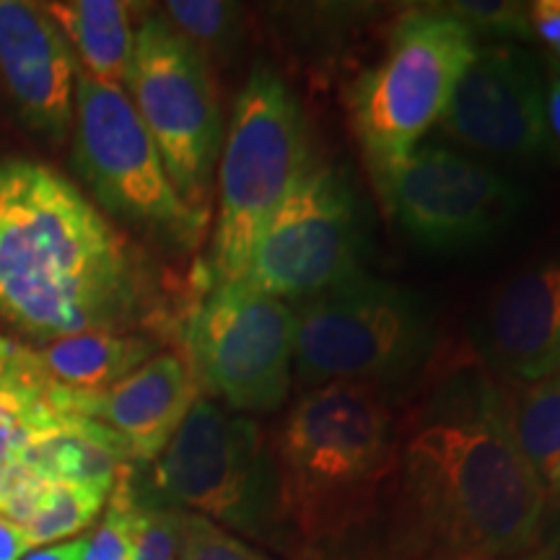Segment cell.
<instances>
[{"label":"cell","instance_id":"cell-1","mask_svg":"<svg viewBox=\"0 0 560 560\" xmlns=\"http://www.w3.org/2000/svg\"><path fill=\"white\" fill-rule=\"evenodd\" d=\"M402 522L412 560H522L548 495L511 431L506 389L486 363L446 374L405 436Z\"/></svg>","mask_w":560,"mask_h":560},{"label":"cell","instance_id":"cell-2","mask_svg":"<svg viewBox=\"0 0 560 560\" xmlns=\"http://www.w3.org/2000/svg\"><path fill=\"white\" fill-rule=\"evenodd\" d=\"M143 306L130 244L52 166L0 161V319L50 342L125 332Z\"/></svg>","mask_w":560,"mask_h":560},{"label":"cell","instance_id":"cell-3","mask_svg":"<svg viewBox=\"0 0 560 560\" xmlns=\"http://www.w3.org/2000/svg\"><path fill=\"white\" fill-rule=\"evenodd\" d=\"M289 535L310 548L361 529L397 459L387 389L325 384L306 389L272 441Z\"/></svg>","mask_w":560,"mask_h":560},{"label":"cell","instance_id":"cell-4","mask_svg":"<svg viewBox=\"0 0 560 560\" xmlns=\"http://www.w3.org/2000/svg\"><path fill=\"white\" fill-rule=\"evenodd\" d=\"M136 490L270 548L289 540L276 450L255 420L234 416L208 397L192 402L166 450L153 459L149 490Z\"/></svg>","mask_w":560,"mask_h":560},{"label":"cell","instance_id":"cell-5","mask_svg":"<svg viewBox=\"0 0 560 560\" xmlns=\"http://www.w3.org/2000/svg\"><path fill=\"white\" fill-rule=\"evenodd\" d=\"M293 319V380L304 392L402 382L429 361L436 340L431 310L418 293L363 270L296 301Z\"/></svg>","mask_w":560,"mask_h":560},{"label":"cell","instance_id":"cell-6","mask_svg":"<svg viewBox=\"0 0 560 560\" xmlns=\"http://www.w3.org/2000/svg\"><path fill=\"white\" fill-rule=\"evenodd\" d=\"M478 47L475 34L459 19L439 3L423 5L400 16L382 58L355 75L346 102L376 187L441 120Z\"/></svg>","mask_w":560,"mask_h":560},{"label":"cell","instance_id":"cell-7","mask_svg":"<svg viewBox=\"0 0 560 560\" xmlns=\"http://www.w3.org/2000/svg\"><path fill=\"white\" fill-rule=\"evenodd\" d=\"M312 156L296 94L276 68L257 62L236 96L219 159L215 283L244 278L260 234Z\"/></svg>","mask_w":560,"mask_h":560},{"label":"cell","instance_id":"cell-8","mask_svg":"<svg viewBox=\"0 0 560 560\" xmlns=\"http://www.w3.org/2000/svg\"><path fill=\"white\" fill-rule=\"evenodd\" d=\"M125 83L174 190L187 206L208 213L210 182L226 138L208 60L161 13H151L136 30V50Z\"/></svg>","mask_w":560,"mask_h":560},{"label":"cell","instance_id":"cell-9","mask_svg":"<svg viewBox=\"0 0 560 560\" xmlns=\"http://www.w3.org/2000/svg\"><path fill=\"white\" fill-rule=\"evenodd\" d=\"M73 120V166L109 213L177 244L198 240L208 213L187 206L174 190L125 86L79 70Z\"/></svg>","mask_w":560,"mask_h":560},{"label":"cell","instance_id":"cell-10","mask_svg":"<svg viewBox=\"0 0 560 560\" xmlns=\"http://www.w3.org/2000/svg\"><path fill=\"white\" fill-rule=\"evenodd\" d=\"M293 306L247 278L213 283L187 322V353L198 387L231 412H276L293 384Z\"/></svg>","mask_w":560,"mask_h":560},{"label":"cell","instance_id":"cell-11","mask_svg":"<svg viewBox=\"0 0 560 560\" xmlns=\"http://www.w3.org/2000/svg\"><path fill=\"white\" fill-rule=\"evenodd\" d=\"M363 221L346 172L312 156L260 234L244 278L301 301L361 272Z\"/></svg>","mask_w":560,"mask_h":560},{"label":"cell","instance_id":"cell-12","mask_svg":"<svg viewBox=\"0 0 560 560\" xmlns=\"http://www.w3.org/2000/svg\"><path fill=\"white\" fill-rule=\"evenodd\" d=\"M376 190L405 234L433 252L499 240L527 206L520 182L441 143L418 145Z\"/></svg>","mask_w":560,"mask_h":560},{"label":"cell","instance_id":"cell-13","mask_svg":"<svg viewBox=\"0 0 560 560\" xmlns=\"http://www.w3.org/2000/svg\"><path fill=\"white\" fill-rule=\"evenodd\" d=\"M439 128L454 143L509 164L556 156L545 73L524 45L478 47L459 75Z\"/></svg>","mask_w":560,"mask_h":560},{"label":"cell","instance_id":"cell-14","mask_svg":"<svg viewBox=\"0 0 560 560\" xmlns=\"http://www.w3.org/2000/svg\"><path fill=\"white\" fill-rule=\"evenodd\" d=\"M75 55L45 5L0 0V81L19 120L62 140L73 122Z\"/></svg>","mask_w":560,"mask_h":560},{"label":"cell","instance_id":"cell-15","mask_svg":"<svg viewBox=\"0 0 560 560\" xmlns=\"http://www.w3.org/2000/svg\"><path fill=\"white\" fill-rule=\"evenodd\" d=\"M198 382L177 353H156L151 361L102 392L52 389L60 416H81L107 425L128 441L136 462H153L198 400Z\"/></svg>","mask_w":560,"mask_h":560},{"label":"cell","instance_id":"cell-16","mask_svg":"<svg viewBox=\"0 0 560 560\" xmlns=\"http://www.w3.org/2000/svg\"><path fill=\"white\" fill-rule=\"evenodd\" d=\"M482 353L499 382L560 374V255L532 262L495 289L482 322Z\"/></svg>","mask_w":560,"mask_h":560},{"label":"cell","instance_id":"cell-17","mask_svg":"<svg viewBox=\"0 0 560 560\" xmlns=\"http://www.w3.org/2000/svg\"><path fill=\"white\" fill-rule=\"evenodd\" d=\"M16 462L47 482H70L109 495L136 457L128 441L107 425L81 416H58L34 433Z\"/></svg>","mask_w":560,"mask_h":560},{"label":"cell","instance_id":"cell-18","mask_svg":"<svg viewBox=\"0 0 560 560\" xmlns=\"http://www.w3.org/2000/svg\"><path fill=\"white\" fill-rule=\"evenodd\" d=\"M55 387L102 392L159 353V342L136 332H83L34 348Z\"/></svg>","mask_w":560,"mask_h":560},{"label":"cell","instance_id":"cell-19","mask_svg":"<svg viewBox=\"0 0 560 560\" xmlns=\"http://www.w3.org/2000/svg\"><path fill=\"white\" fill-rule=\"evenodd\" d=\"M45 11L66 34L73 55H79L83 73L115 86L128 81L132 50H136V30H132L136 5L122 0H70V3H47Z\"/></svg>","mask_w":560,"mask_h":560},{"label":"cell","instance_id":"cell-20","mask_svg":"<svg viewBox=\"0 0 560 560\" xmlns=\"http://www.w3.org/2000/svg\"><path fill=\"white\" fill-rule=\"evenodd\" d=\"M52 389L37 350L0 338V467L16 462L34 433L60 416Z\"/></svg>","mask_w":560,"mask_h":560},{"label":"cell","instance_id":"cell-21","mask_svg":"<svg viewBox=\"0 0 560 560\" xmlns=\"http://www.w3.org/2000/svg\"><path fill=\"white\" fill-rule=\"evenodd\" d=\"M516 444L537 475L550 506L560 503V374L506 389Z\"/></svg>","mask_w":560,"mask_h":560},{"label":"cell","instance_id":"cell-22","mask_svg":"<svg viewBox=\"0 0 560 560\" xmlns=\"http://www.w3.org/2000/svg\"><path fill=\"white\" fill-rule=\"evenodd\" d=\"M161 16L206 60L226 58L244 34L242 5L223 0H170Z\"/></svg>","mask_w":560,"mask_h":560},{"label":"cell","instance_id":"cell-23","mask_svg":"<svg viewBox=\"0 0 560 560\" xmlns=\"http://www.w3.org/2000/svg\"><path fill=\"white\" fill-rule=\"evenodd\" d=\"M107 499L109 495L100 493V490L70 486V482H52L37 516L26 527H21L26 545L39 548V545H52L70 535H79L100 516Z\"/></svg>","mask_w":560,"mask_h":560},{"label":"cell","instance_id":"cell-24","mask_svg":"<svg viewBox=\"0 0 560 560\" xmlns=\"http://www.w3.org/2000/svg\"><path fill=\"white\" fill-rule=\"evenodd\" d=\"M446 13L459 19L478 37L493 39V45H524L535 39L529 24V3L520 0H454L439 3Z\"/></svg>","mask_w":560,"mask_h":560},{"label":"cell","instance_id":"cell-25","mask_svg":"<svg viewBox=\"0 0 560 560\" xmlns=\"http://www.w3.org/2000/svg\"><path fill=\"white\" fill-rule=\"evenodd\" d=\"M136 522L138 501L132 490V470H128L109 493L107 514L86 537L79 560H130L136 548Z\"/></svg>","mask_w":560,"mask_h":560},{"label":"cell","instance_id":"cell-26","mask_svg":"<svg viewBox=\"0 0 560 560\" xmlns=\"http://www.w3.org/2000/svg\"><path fill=\"white\" fill-rule=\"evenodd\" d=\"M182 560H272L262 550L252 548L242 537L231 535L219 524L185 511Z\"/></svg>","mask_w":560,"mask_h":560},{"label":"cell","instance_id":"cell-27","mask_svg":"<svg viewBox=\"0 0 560 560\" xmlns=\"http://www.w3.org/2000/svg\"><path fill=\"white\" fill-rule=\"evenodd\" d=\"M52 482L42 480L39 475L26 470L19 462L3 467V493H0V516L16 524V527H26L37 511L45 503L47 490Z\"/></svg>","mask_w":560,"mask_h":560},{"label":"cell","instance_id":"cell-28","mask_svg":"<svg viewBox=\"0 0 560 560\" xmlns=\"http://www.w3.org/2000/svg\"><path fill=\"white\" fill-rule=\"evenodd\" d=\"M532 34L548 45V50L560 47V0H535L529 3Z\"/></svg>","mask_w":560,"mask_h":560},{"label":"cell","instance_id":"cell-29","mask_svg":"<svg viewBox=\"0 0 560 560\" xmlns=\"http://www.w3.org/2000/svg\"><path fill=\"white\" fill-rule=\"evenodd\" d=\"M545 96H548V128L556 153H560V75L548 68L545 73Z\"/></svg>","mask_w":560,"mask_h":560},{"label":"cell","instance_id":"cell-30","mask_svg":"<svg viewBox=\"0 0 560 560\" xmlns=\"http://www.w3.org/2000/svg\"><path fill=\"white\" fill-rule=\"evenodd\" d=\"M26 550L30 545H26L24 529L0 516V560H21Z\"/></svg>","mask_w":560,"mask_h":560},{"label":"cell","instance_id":"cell-31","mask_svg":"<svg viewBox=\"0 0 560 560\" xmlns=\"http://www.w3.org/2000/svg\"><path fill=\"white\" fill-rule=\"evenodd\" d=\"M556 509V520H552V524H545L540 545L522 560H560V503Z\"/></svg>","mask_w":560,"mask_h":560},{"label":"cell","instance_id":"cell-32","mask_svg":"<svg viewBox=\"0 0 560 560\" xmlns=\"http://www.w3.org/2000/svg\"><path fill=\"white\" fill-rule=\"evenodd\" d=\"M83 545H86V537H81V540L62 542V545H52V548L34 550L21 560H79L81 552H83Z\"/></svg>","mask_w":560,"mask_h":560},{"label":"cell","instance_id":"cell-33","mask_svg":"<svg viewBox=\"0 0 560 560\" xmlns=\"http://www.w3.org/2000/svg\"><path fill=\"white\" fill-rule=\"evenodd\" d=\"M548 66H552L556 70H560V47H558V50H552V52H550Z\"/></svg>","mask_w":560,"mask_h":560},{"label":"cell","instance_id":"cell-34","mask_svg":"<svg viewBox=\"0 0 560 560\" xmlns=\"http://www.w3.org/2000/svg\"><path fill=\"white\" fill-rule=\"evenodd\" d=\"M0 493H3V467H0Z\"/></svg>","mask_w":560,"mask_h":560},{"label":"cell","instance_id":"cell-35","mask_svg":"<svg viewBox=\"0 0 560 560\" xmlns=\"http://www.w3.org/2000/svg\"><path fill=\"white\" fill-rule=\"evenodd\" d=\"M548 68H552V66H548ZM552 70H556V68H552ZM556 73H558V75H560V70H556Z\"/></svg>","mask_w":560,"mask_h":560}]
</instances>
